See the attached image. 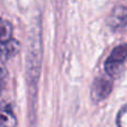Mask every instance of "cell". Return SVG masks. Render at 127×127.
Wrapping results in <instances>:
<instances>
[{"mask_svg": "<svg viewBox=\"0 0 127 127\" xmlns=\"http://www.w3.org/2000/svg\"><path fill=\"white\" fill-rule=\"evenodd\" d=\"M109 26L115 31H127V6H119L113 10Z\"/></svg>", "mask_w": 127, "mask_h": 127, "instance_id": "3957f363", "label": "cell"}, {"mask_svg": "<svg viewBox=\"0 0 127 127\" xmlns=\"http://www.w3.org/2000/svg\"><path fill=\"white\" fill-rule=\"evenodd\" d=\"M113 90V81L106 77H98L94 80V84L92 86V92L90 96L94 103L106 99L110 95Z\"/></svg>", "mask_w": 127, "mask_h": 127, "instance_id": "7a4b0ae2", "label": "cell"}, {"mask_svg": "<svg viewBox=\"0 0 127 127\" xmlns=\"http://www.w3.org/2000/svg\"><path fill=\"white\" fill-rule=\"evenodd\" d=\"M117 127H127V104L121 108L116 118Z\"/></svg>", "mask_w": 127, "mask_h": 127, "instance_id": "52a82bcc", "label": "cell"}, {"mask_svg": "<svg viewBox=\"0 0 127 127\" xmlns=\"http://www.w3.org/2000/svg\"><path fill=\"white\" fill-rule=\"evenodd\" d=\"M12 25L8 20L0 18V42H4L12 39Z\"/></svg>", "mask_w": 127, "mask_h": 127, "instance_id": "8992f818", "label": "cell"}, {"mask_svg": "<svg viewBox=\"0 0 127 127\" xmlns=\"http://www.w3.org/2000/svg\"><path fill=\"white\" fill-rule=\"evenodd\" d=\"M127 64V44L119 45L112 50L104 64L105 71L108 76L116 77L121 74L124 66Z\"/></svg>", "mask_w": 127, "mask_h": 127, "instance_id": "6da1fadb", "label": "cell"}, {"mask_svg": "<svg viewBox=\"0 0 127 127\" xmlns=\"http://www.w3.org/2000/svg\"><path fill=\"white\" fill-rule=\"evenodd\" d=\"M7 77H8V71H7L4 65L0 60V92L4 88L7 83Z\"/></svg>", "mask_w": 127, "mask_h": 127, "instance_id": "ba28073f", "label": "cell"}, {"mask_svg": "<svg viewBox=\"0 0 127 127\" xmlns=\"http://www.w3.org/2000/svg\"><path fill=\"white\" fill-rule=\"evenodd\" d=\"M20 50V44L18 40L10 39L8 41L0 42V60L3 62L16 56Z\"/></svg>", "mask_w": 127, "mask_h": 127, "instance_id": "5b68a950", "label": "cell"}, {"mask_svg": "<svg viewBox=\"0 0 127 127\" xmlns=\"http://www.w3.org/2000/svg\"><path fill=\"white\" fill-rule=\"evenodd\" d=\"M17 117L9 104L0 99V127H16Z\"/></svg>", "mask_w": 127, "mask_h": 127, "instance_id": "277c9868", "label": "cell"}]
</instances>
